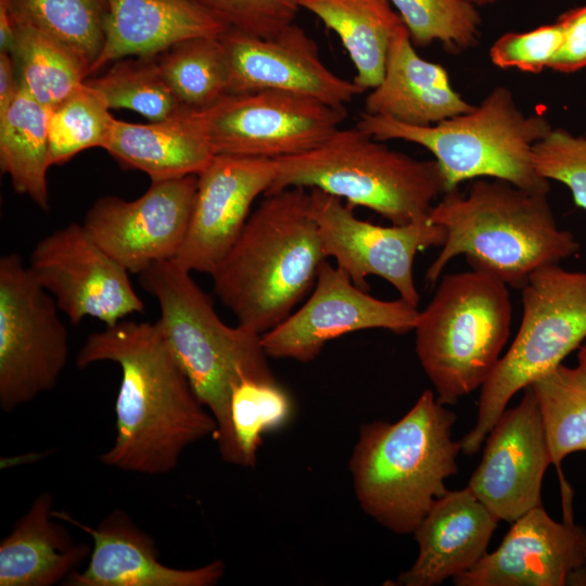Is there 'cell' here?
<instances>
[{
    "mask_svg": "<svg viewBox=\"0 0 586 586\" xmlns=\"http://www.w3.org/2000/svg\"><path fill=\"white\" fill-rule=\"evenodd\" d=\"M15 43V23L5 0H0V52L12 53Z\"/></svg>",
    "mask_w": 586,
    "mask_h": 586,
    "instance_id": "cell-41",
    "label": "cell"
},
{
    "mask_svg": "<svg viewBox=\"0 0 586 586\" xmlns=\"http://www.w3.org/2000/svg\"><path fill=\"white\" fill-rule=\"evenodd\" d=\"M480 464L467 487L498 520L512 523L542 505V483L551 458L537 397L524 388L484 441Z\"/></svg>",
    "mask_w": 586,
    "mask_h": 586,
    "instance_id": "cell-16",
    "label": "cell"
},
{
    "mask_svg": "<svg viewBox=\"0 0 586 586\" xmlns=\"http://www.w3.org/2000/svg\"><path fill=\"white\" fill-rule=\"evenodd\" d=\"M275 162L266 194L292 187L318 189L352 207L372 209L392 225L429 220L433 202L449 191L435 160L393 150L357 126L340 128L320 146Z\"/></svg>",
    "mask_w": 586,
    "mask_h": 586,
    "instance_id": "cell-6",
    "label": "cell"
},
{
    "mask_svg": "<svg viewBox=\"0 0 586 586\" xmlns=\"http://www.w3.org/2000/svg\"><path fill=\"white\" fill-rule=\"evenodd\" d=\"M532 386L540 409L551 464L586 451V370L559 365Z\"/></svg>",
    "mask_w": 586,
    "mask_h": 586,
    "instance_id": "cell-30",
    "label": "cell"
},
{
    "mask_svg": "<svg viewBox=\"0 0 586 586\" xmlns=\"http://www.w3.org/2000/svg\"><path fill=\"white\" fill-rule=\"evenodd\" d=\"M54 298L17 253L0 258V408L52 391L68 362V331Z\"/></svg>",
    "mask_w": 586,
    "mask_h": 586,
    "instance_id": "cell-10",
    "label": "cell"
},
{
    "mask_svg": "<svg viewBox=\"0 0 586 586\" xmlns=\"http://www.w3.org/2000/svg\"><path fill=\"white\" fill-rule=\"evenodd\" d=\"M104 150L122 168L142 171L151 181L198 176L215 156L193 109L146 124L115 119Z\"/></svg>",
    "mask_w": 586,
    "mask_h": 586,
    "instance_id": "cell-25",
    "label": "cell"
},
{
    "mask_svg": "<svg viewBox=\"0 0 586 586\" xmlns=\"http://www.w3.org/2000/svg\"><path fill=\"white\" fill-rule=\"evenodd\" d=\"M411 41L428 47L438 41L453 53L469 50L480 39L481 15L466 0H388Z\"/></svg>",
    "mask_w": 586,
    "mask_h": 586,
    "instance_id": "cell-35",
    "label": "cell"
},
{
    "mask_svg": "<svg viewBox=\"0 0 586 586\" xmlns=\"http://www.w3.org/2000/svg\"><path fill=\"white\" fill-rule=\"evenodd\" d=\"M52 496L39 494L0 543V586H52L90 557L52 514Z\"/></svg>",
    "mask_w": 586,
    "mask_h": 586,
    "instance_id": "cell-24",
    "label": "cell"
},
{
    "mask_svg": "<svg viewBox=\"0 0 586 586\" xmlns=\"http://www.w3.org/2000/svg\"><path fill=\"white\" fill-rule=\"evenodd\" d=\"M228 63V92L278 90L345 107L364 92L322 62L317 43L296 24L271 38L234 29L220 36Z\"/></svg>",
    "mask_w": 586,
    "mask_h": 586,
    "instance_id": "cell-18",
    "label": "cell"
},
{
    "mask_svg": "<svg viewBox=\"0 0 586 586\" xmlns=\"http://www.w3.org/2000/svg\"><path fill=\"white\" fill-rule=\"evenodd\" d=\"M532 162L539 177L564 183L586 211V137L552 128L534 144Z\"/></svg>",
    "mask_w": 586,
    "mask_h": 586,
    "instance_id": "cell-36",
    "label": "cell"
},
{
    "mask_svg": "<svg viewBox=\"0 0 586 586\" xmlns=\"http://www.w3.org/2000/svg\"><path fill=\"white\" fill-rule=\"evenodd\" d=\"M466 1L472 3L475 7H484V5L495 4L501 0H466Z\"/></svg>",
    "mask_w": 586,
    "mask_h": 586,
    "instance_id": "cell-44",
    "label": "cell"
},
{
    "mask_svg": "<svg viewBox=\"0 0 586 586\" xmlns=\"http://www.w3.org/2000/svg\"><path fill=\"white\" fill-rule=\"evenodd\" d=\"M311 213L327 258L348 273L355 285L370 290L367 277L383 278L399 298L418 307L420 296L413 280V260L419 251L442 246L443 226L430 219L408 225L380 226L359 219L343 200L309 189Z\"/></svg>",
    "mask_w": 586,
    "mask_h": 586,
    "instance_id": "cell-12",
    "label": "cell"
},
{
    "mask_svg": "<svg viewBox=\"0 0 586 586\" xmlns=\"http://www.w3.org/2000/svg\"><path fill=\"white\" fill-rule=\"evenodd\" d=\"M99 361H112L122 370L115 438L99 457L103 464L167 474L189 446L216 437L215 418L194 393L157 321L123 319L90 333L76 365L84 369Z\"/></svg>",
    "mask_w": 586,
    "mask_h": 586,
    "instance_id": "cell-1",
    "label": "cell"
},
{
    "mask_svg": "<svg viewBox=\"0 0 586 586\" xmlns=\"http://www.w3.org/2000/svg\"><path fill=\"white\" fill-rule=\"evenodd\" d=\"M230 29L271 38L294 23L296 0H191Z\"/></svg>",
    "mask_w": 586,
    "mask_h": 586,
    "instance_id": "cell-37",
    "label": "cell"
},
{
    "mask_svg": "<svg viewBox=\"0 0 586 586\" xmlns=\"http://www.w3.org/2000/svg\"><path fill=\"white\" fill-rule=\"evenodd\" d=\"M27 267L72 324L91 317L109 327L144 313L129 272L91 239L82 224L71 222L39 240Z\"/></svg>",
    "mask_w": 586,
    "mask_h": 586,
    "instance_id": "cell-13",
    "label": "cell"
},
{
    "mask_svg": "<svg viewBox=\"0 0 586 586\" xmlns=\"http://www.w3.org/2000/svg\"><path fill=\"white\" fill-rule=\"evenodd\" d=\"M11 54L20 88L49 111L90 76L89 66L65 44L16 23Z\"/></svg>",
    "mask_w": 586,
    "mask_h": 586,
    "instance_id": "cell-28",
    "label": "cell"
},
{
    "mask_svg": "<svg viewBox=\"0 0 586 586\" xmlns=\"http://www.w3.org/2000/svg\"><path fill=\"white\" fill-rule=\"evenodd\" d=\"M292 408L290 395L276 379L244 378L233 386L230 416L237 466H255L263 434L283 425Z\"/></svg>",
    "mask_w": 586,
    "mask_h": 586,
    "instance_id": "cell-34",
    "label": "cell"
},
{
    "mask_svg": "<svg viewBox=\"0 0 586 586\" xmlns=\"http://www.w3.org/2000/svg\"><path fill=\"white\" fill-rule=\"evenodd\" d=\"M103 94L86 81L49 111L50 166L67 163L78 153L106 146L115 117Z\"/></svg>",
    "mask_w": 586,
    "mask_h": 586,
    "instance_id": "cell-33",
    "label": "cell"
},
{
    "mask_svg": "<svg viewBox=\"0 0 586 586\" xmlns=\"http://www.w3.org/2000/svg\"><path fill=\"white\" fill-rule=\"evenodd\" d=\"M418 317V307L402 298L383 301L370 295L326 259L307 302L264 333L262 344L268 357L309 362L331 340L369 329L403 334L415 329Z\"/></svg>",
    "mask_w": 586,
    "mask_h": 586,
    "instance_id": "cell-14",
    "label": "cell"
},
{
    "mask_svg": "<svg viewBox=\"0 0 586 586\" xmlns=\"http://www.w3.org/2000/svg\"><path fill=\"white\" fill-rule=\"evenodd\" d=\"M52 514L77 526L93 542L86 569L74 570L64 585L214 586L224 576L221 560L195 569H176L162 563L154 539L120 509L110 512L95 527L66 512L52 511Z\"/></svg>",
    "mask_w": 586,
    "mask_h": 586,
    "instance_id": "cell-20",
    "label": "cell"
},
{
    "mask_svg": "<svg viewBox=\"0 0 586 586\" xmlns=\"http://www.w3.org/2000/svg\"><path fill=\"white\" fill-rule=\"evenodd\" d=\"M356 126L380 141L404 140L429 150L448 190L470 179L496 178L519 188L548 192V180L534 169V144L551 129L539 113L525 114L510 89L495 87L471 111L431 126H411L360 113Z\"/></svg>",
    "mask_w": 586,
    "mask_h": 586,
    "instance_id": "cell-7",
    "label": "cell"
},
{
    "mask_svg": "<svg viewBox=\"0 0 586 586\" xmlns=\"http://www.w3.org/2000/svg\"><path fill=\"white\" fill-rule=\"evenodd\" d=\"M198 176L151 181L135 200L99 198L88 209L84 227L91 239L129 273L174 259L190 222Z\"/></svg>",
    "mask_w": 586,
    "mask_h": 586,
    "instance_id": "cell-15",
    "label": "cell"
},
{
    "mask_svg": "<svg viewBox=\"0 0 586 586\" xmlns=\"http://www.w3.org/2000/svg\"><path fill=\"white\" fill-rule=\"evenodd\" d=\"M173 90L188 109H204L228 92V63L219 37H194L156 55Z\"/></svg>",
    "mask_w": 586,
    "mask_h": 586,
    "instance_id": "cell-32",
    "label": "cell"
},
{
    "mask_svg": "<svg viewBox=\"0 0 586 586\" xmlns=\"http://www.w3.org/2000/svg\"><path fill=\"white\" fill-rule=\"evenodd\" d=\"M49 110L20 88L0 114V169L14 191L49 211Z\"/></svg>",
    "mask_w": 586,
    "mask_h": 586,
    "instance_id": "cell-27",
    "label": "cell"
},
{
    "mask_svg": "<svg viewBox=\"0 0 586 586\" xmlns=\"http://www.w3.org/2000/svg\"><path fill=\"white\" fill-rule=\"evenodd\" d=\"M521 290V324L481 387L476 422L460 441L466 455L480 450L519 391L561 365L586 339L585 271L546 266L532 273Z\"/></svg>",
    "mask_w": 586,
    "mask_h": 586,
    "instance_id": "cell-9",
    "label": "cell"
},
{
    "mask_svg": "<svg viewBox=\"0 0 586 586\" xmlns=\"http://www.w3.org/2000/svg\"><path fill=\"white\" fill-rule=\"evenodd\" d=\"M498 520L466 486L435 500L415 530L419 552L402 572L396 585L434 586L474 566L486 548Z\"/></svg>",
    "mask_w": 586,
    "mask_h": 586,
    "instance_id": "cell-21",
    "label": "cell"
},
{
    "mask_svg": "<svg viewBox=\"0 0 586 586\" xmlns=\"http://www.w3.org/2000/svg\"><path fill=\"white\" fill-rule=\"evenodd\" d=\"M456 413L424 391L398 421L360 428L349 459L359 506L385 528L415 532L445 481L458 472L461 443L453 440Z\"/></svg>",
    "mask_w": 586,
    "mask_h": 586,
    "instance_id": "cell-4",
    "label": "cell"
},
{
    "mask_svg": "<svg viewBox=\"0 0 586 586\" xmlns=\"http://www.w3.org/2000/svg\"><path fill=\"white\" fill-rule=\"evenodd\" d=\"M142 288L158 303L163 334L194 393L217 423L221 459L237 464L230 402L244 378L275 380L262 335L226 324L191 272L174 259L139 273Z\"/></svg>",
    "mask_w": 586,
    "mask_h": 586,
    "instance_id": "cell-5",
    "label": "cell"
},
{
    "mask_svg": "<svg viewBox=\"0 0 586 586\" xmlns=\"http://www.w3.org/2000/svg\"><path fill=\"white\" fill-rule=\"evenodd\" d=\"M334 31L355 68L354 82L362 90L377 87L396 33L405 26L388 0H296Z\"/></svg>",
    "mask_w": 586,
    "mask_h": 586,
    "instance_id": "cell-26",
    "label": "cell"
},
{
    "mask_svg": "<svg viewBox=\"0 0 586 586\" xmlns=\"http://www.w3.org/2000/svg\"><path fill=\"white\" fill-rule=\"evenodd\" d=\"M327 259L306 188L264 195L209 275L239 326L263 335L291 314Z\"/></svg>",
    "mask_w": 586,
    "mask_h": 586,
    "instance_id": "cell-2",
    "label": "cell"
},
{
    "mask_svg": "<svg viewBox=\"0 0 586 586\" xmlns=\"http://www.w3.org/2000/svg\"><path fill=\"white\" fill-rule=\"evenodd\" d=\"M447 71L422 59L403 26L394 36L381 82L366 97L364 112L411 126H431L471 111Z\"/></svg>",
    "mask_w": 586,
    "mask_h": 586,
    "instance_id": "cell-22",
    "label": "cell"
},
{
    "mask_svg": "<svg viewBox=\"0 0 586 586\" xmlns=\"http://www.w3.org/2000/svg\"><path fill=\"white\" fill-rule=\"evenodd\" d=\"M563 28L559 20L525 33H506L489 49L492 63L502 69L538 74L548 67L560 49Z\"/></svg>",
    "mask_w": 586,
    "mask_h": 586,
    "instance_id": "cell-38",
    "label": "cell"
},
{
    "mask_svg": "<svg viewBox=\"0 0 586 586\" xmlns=\"http://www.w3.org/2000/svg\"><path fill=\"white\" fill-rule=\"evenodd\" d=\"M547 193L496 178L475 179L467 195L458 188L446 192L429 218L447 235L425 272L428 283L464 255L472 269L522 289L536 270L574 255L579 243L558 227Z\"/></svg>",
    "mask_w": 586,
    "mask_h": 586,
    "instance_id": "cell-3",
    "label": "cell"
},
{
    "mask_svg": "<svg viewBox=\"0 0 586 586\" xmlns=\"http://www.w3.org/2000/svg\"><path fill=\"white\" fill-rule=\"evenodd\" d=\"M105 40L90 69L129 56H156L194 37H219L230 29L191 0H106Z\"/></svg>",
    "mask_w": 586,
    "mask_h": 586,
    "instance_id": "cell-23",
    "label": "cell"
},
{
    "mask_svg": "<svg viewBox=\"0 0 586 586\" xmlns=\"http://www.w3.org/2000/svg\"><path fill=\"white\" fill-rule=\"evenodd\" d=\"M586 563V528L553 520L543 506L512 522L500 545L470 570L453 577L457 586H563Z\"/></svg>",
    "mask_w": 586,
    "mask_h": 586,
    "instance_id": "cell-19",
    "label": "cell"
},
{
    "mask_svg": "<svg viewBox=\"0 0 586 586\" xmlns=\"http://www.w3.org/2000/svg\"><path fill=\"white\" fill-rule=\"evenodd\" d=\"M578 366L586 370V344L583 345L577 354Z\"/></svg>",
    "mask_w": 586,
    "mask_h": 586,
    "instance_id": "cell-43",
    "label": "cell"
},
{
    "mask_svg": "<svg viewBox=\"0 0 586 586\" xmlns=\"http://www.w3.org/2000/svg\"><path fill=\"white\" fill-rule=\"evenodd\" d=\"M16 24L52 37L88 66L101 53L109 13L106 0H5Z\"/></svg>",
    "mask_w": 586,
    "mask_h": 586,
    "instance_id": "cell-29",
    "label": "cell"
},
{
    "mask_svg": "<svg viewBox=\"0 0 586 586\" xmlns=\"http://www.w3.org/2000/svg\"><path fill=\"white\" fill-rule=\"evenodd\" d=\"M86 82L100 91L110 109L130 110L150 122L171 119L186 107L164 76L156 56L115 61L102 75Z\"/></svg>",
    "mask_w": 586,
    "mask_h": 586,
    "instance_id": "cell-31",
    "label": "cell"
},
{
    "mask_svg": "<svg viewBox=\"0 0 586 586\" xmlns=\"http://www.w3.org/2000/svg\"><path fill=\"white\" fill-rule=\"evenodd\" d=\"M566 584L586 585V563L570 574Z\"/></svg>",
    "mask_w": 586,
    "mask_h": 586,
    "instance_id": "cell-42",
    "label": "cell"
},
{
    "mask_svg": "<svg viewBox=\"0 0 586 586\" xmlns=\"http://www.w3.org/2000/svg\"><path fill=\"white\" fill-rule=\"evenodd\" d=\"M20 91L14 59L8 52H0V114L12 104Z\"/></svg>",
    "mask_w": 586,
    "mask_h": 586,
    "instance_id": "cell-40",
    "label": "cell"
},
{
    "mask_svg": "<svg viewBox=\"0 0 586 586\" xmlns=\"http://www.w3.org/2000/svg\"><path fill=\"white\" fill-rule=\"evenodd\" d=\"M508 285L480 270L445 275L419 311L415 348L443 405L482 387L510 333Z\"/></svg>",
    "mask_w": 586,
    "mask_h": 586,
    "instance_id": "cell-8",
    "label": "cell"
},
{
    "mask_svg": "<svg viewBox=\"0 0 586 586\" xmlns=\"http://www.w3.org/2000/svg\"><path fill=\"white\" fill-rule=\"evenodd\" d=\"M276 175L269 158L215 155L198 175L184 241L174 260L190 272L211 275L241 234L254 201Z\"/></svg>",
    "mask_w": 586,
    "mask_h": 586,
    "instance_id": "cell-17",
    "label": "cell"
},
{
    "mask_svg": "<svg viewBox=\"0 0 586 586\" xmlns=\"http://www.w3.org/2000/svg\"><path fill=\"white\" fill-rule=\"evenodd\" d=\"M195 115L215 155L276 160L323 144L341 128L346 111L265 89L227 93Z\"/></svg>",
    "mask_w": 586,
    "mask_h": 586,
    "instance_id": "cell-11",
    "label": "cell"
},
{
    "mask_svg": "<svg viewBox=\"0 0 586 586\" xmlns=\"http://www.w3.org/2000/svg\"><path fill=\"white\" fill-rule=\"evenodd\" d=\"M563 40L548 68L571 74L586 67V3L559 16Z\"/></svg>",
    "mask_w": 586,
    "mask_h": 586,
    "instance_id": "cell-39",
    "label": "cell"
}]
</instances>
